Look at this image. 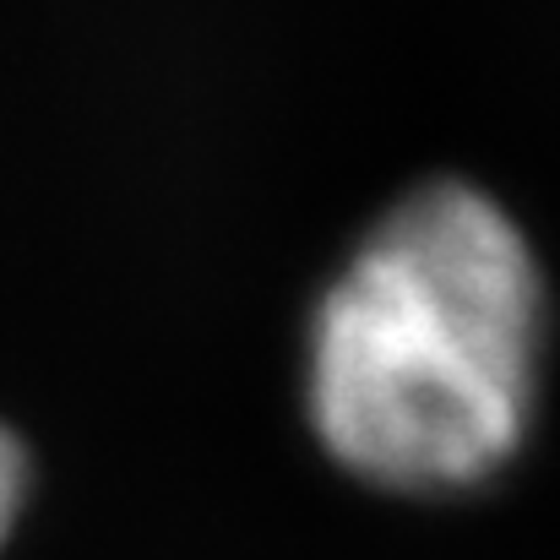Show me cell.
<instances>
[{"instance_id": "obj_2", "label": "cell", "mask_w": 560, "mask_h": 560, "mask_svg": "<svg viewBox=\"0 0 560 560\" xmlns=\"http://www.w3.org/2000/svg\"><path fill=\"white\" fill-rule=\"evenodd\" d=\"M22 495H27V457H22L16 435L0 430V545H5L16 512H22Z\"/></svg>"}, {"instance_id": "obj_1", "label": "cell", "mask_w": 560, "mask_h": 560, "mask_svg": "<svg viewBox=\"0 0 560 560\" xmlns=\"http://www.w3.org/2000/svg\"><path fill=\"white\" fill-rule=\"evenodd\" d=\"M550 289L517 218L463 180L402 196L327 283L305 402L354 479L457 495L495 479L534 424Z\"/></svg>"}]
</instances>
